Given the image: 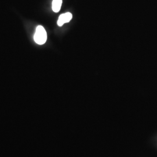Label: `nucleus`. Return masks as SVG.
Masks as SVG:
<instances>
[{
  "label": "nucleus",
  "instance_id": "1",
  "mask_svg": "<svg viewBox=\"0 0 157 157\" xmlns=\"http://www.w3.org/2000/svg\"><path fill=\"white\" fill-rule=\"evenodd\" d=\"M47 39V35L45 29L42 26H38L34 36V40L35 42L39 45H42L45 43Z\"/></svg>",
  "mask_w": 157,
  "mask_h": 157
},
{
  "label": "nucleus",
  "instance_id": "3",
  "mask_svg": "<svg viewBox=\"0 0 157 157\" xmlns=\"http://www.w3.org/2000/svg\"><path fill=\"white\" fill-rule=\"evenodd\" d=\"M62 0H53L52 4V9L54 12H58L60 11L62 6Z\"/></svg>",
  "mask_w": 157,
  "mask_h": 157
},
{
  "label": "nucleus",
  "instance_id": "2",
  "mask_svg": "<svg viewBox=\"0 0 157 157\" xmlns=\"http://www.w3.org/2000/svg\"><path fill=\"white\" fill-rule=\"evenodd\" d=\"M72 15L70 12L63 13L59 17V19L58 21V25L59 26H62L64 23L69 22L72 19Z\"/></svg>",
  "mask_w": 157,
  "mask_h": 157
}]
</instances>
